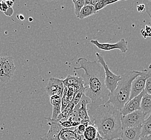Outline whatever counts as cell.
<instances>
[{
    "label": "cell",
    "mask_w": 151,
    "mask_h": 140,
    "mask_svg": "<svg viewBox=\"0 0 151 140\" xmlns=\"http://www.w3.org/2000/svg\"><path fill=\"white\" fill-rule=\"evenodd\" d=\"M147 135H151V113L147 119L144 120L141 129L140 137Z\"/></svg>",
    "instance_id": "2e32d148"
},
{
    "label": "cell",
    "mask_w": 151,
    "mask_h": 140,
    "mask_svg": "<svg viewBox=\"0 0 151 140\" xmlns=\"http://www.w3.org/2000/svg\"><path fill=\"white\" fill-rule=\"evenodd\" d=\"M146 7V12L150 16V18L151 20V1H148L146 2V3L144 4Z\"/></svg>",
    "instance_id": "f546056e"
},
{
    "label": "cell",
    "mask_w": 151,
    "mask_h": 140,
    "mask_svg": "<svg viewBox=\"0 0 151 140\" xmlns=\"http://www.w3.org/2000/svg\"><path fill=\"white\" fill-rule=\"evenodd\" d=\"M95 14H96V12L95 10L94 6H89V5L85 6L81 10L78 18L83 19L91 16Z\"/></svg>",
    "instance_id": "9a60e30c"
},
{
    "label": "cell",
    "mask_w": 151,
    "mask_h": 140,
    "mask_svg": "<svg viewBox=\"0 0 151 140\" xmlns=\"http://www.w3.org/2000/svg\"><path fill=\"white\" fill-rule=\"evenodd\" d=\"M122 140V139L121 138H118V139H114V140Z\"/></svg>",
    "instance_id": "ab89813d"
},
{
    "label": "cell",
    "mask_w": 151,
    "mask_h": 140,
    "mask_svg": "<svg viewBox=\"0 0 151 140\" xmlns=\"http://www.w3.org/2000/svg\"><path fill=\"white\" fill-rule=\"evenodd\" d=\"M91 104V100L85 95H83L81 100L79 102V108L78 113L80 119L90 120L88 113L87 105Z\"/></svg>",
    "instance_id": "7c38bea8"
},
{
    "label": "cell",
    "mask_w": 151,
    "mask_h": 140,
    "mask_svg": "<svg viewBox=\"0 0 151 140\" xmlns=\"http://www.w3.org/2000/svg\"><path fill=\"white\" fill-rule=\"evenodd\" d=\"M2 64H3V57L0 56V71L2 68Z\"/></svg>",
    "instance_id": "8d00e7d4"
},
{
    "label": "cell",
    "mask_w": 151,
    "mask_h": 140,
    "mask_svg": "<svg viewBox=\"0 0 151 140\" xmlns=\"http://www.w3.org/2000/svg\"><path fill=\"white\" fill-rule=\"evenodd\" d=\"M62 127L65 128H70L71 127H76L79 126L80 123L78 122H73L69 120L64 121H59Z\"/></svg>",
    "instance_id": "484cf974"
},
{
    "label": "cell",
    "mask_w": 151,
    "mask_h": 140,
    "mask_svg": "<svg viewBox=\"0 0 151 140\" xmlns=\"http://www.w3.org/2000/svg\"><path fill=\"white\" fill-rule=\"evenodd\" d=\"M19 17H20L19 19H21V20H24V17L22 15H19Z\"/></svg>",
    "instance_id": "f35d334b"
},
{
    "label": "cell",
    "mask_w": 151,
    "mask_h": 140,
    "mask_svg": "<svg viewBox=\"0 0 151 140\" xmlns=\"http://www.w3.org/2000/svg\"><path fill=\"white\" fill-rule=\"evenodd\" d=\"M86 128V127H85V126L82 125V124H80L79 126L76 127L74 131L76 132V134H77V135H83L84 132H85Z\"/></svg>",
    "instance_id": "4316f807"
},
{
    "label": "cell",
    "mask_w": 151,
    "mask_h": 140,
    "mask_svg": "<svg viewBox=\"0 0 151 140\" xmlns=\"http://www.w3.org/2000/svg\"><path fill=\"white\" fill-rule=\"evenodd\" d=\"M122 116L121 111L107 102L99 107L89 118L101 137L105 140H112L121 138Z\"/></svg>",
    "instance_id": "7a4b0ae2"
},
{
    "label": "cell",
    "mask_w": 151,
    "mask_h": 140,
    "mask_svg": "<svg viewBox=\"0 0 151 140\" xmlns=\"http://www.w3.org/2000/svg\"><path fill=\"white\" fill-rule=\"evenodd\" d=\"M118 0H99L98 3L94 6L96 12L104 9L106 6L119 2Z\"/></svg>",
    "instance_id": "ffe728a7"
},
{
    "label": "cell",
    "mask_w": 151,
    "mask_h": 140,
    "mask_svg": "<svg viewBox=\"0 0 151 140\" xmlns=\"http://www.w3.org/2000/svg\"><path fill=\"white\" fill-rule=\"evenodd\" d=\"M74 107H75V105L73 103V101L70 102V103L68 104L66 107L61 112L60 115L58 116L57 119L58 121H61V120L63 119H68V116L70 115V113L72 112Z\"/></svg>",
    "instance_id": "d6986e66"
},
{
    "label": "cell",
    "mask_w": 151,
    "mask_h": 140,
    "mask_svg": "<svg viewBox=\"0 0 151 140\" xmlns=\"http://www.w3.org/2000/svg\"><path fill=\"white\" fill-rule=\"evenodd\" d=\"M77 137V134L70 128H64L60 135V139L61 140H76Z\"/></svg>",
    "instance_id": "ac0fdd59"
},
{
    "label": "cell",
    "mask_w": 151,
    "mask_h": 140,
    "mask_svg": "<svg viewBox=\"0 0 151 140\" xmlns=\"http://www.w3.org/2000/svg\"><path fill=\"white\" fill-rule=\"evenodd\" d=\"M144 90L146 93L151 95V77L147 79Z\"/></svg>",
    "instance_id": "f1b7e54d"
},
{
    "label": "cell",
    "mask_w": 151,
    "mask_h": 140,
    "mask_svg": "<svg viewBox=\"0 0 151 140\" xmlns=\"http://www.w3.org/2000/svg\"><path fill=\"white\" fill-rule=\"evenodd\" d=\"M139 140H151V135H147L144 137H140Z\"/></svg>",
    "instance_id": "e575fe53"
},
{
    "label": "cell",
    "mask_w": 151,
    "mask_h": 140,
    "mask_svg": "<svg viewBox=\"0 0 151 140\" xmlns=\"http://www.w3.org/2000/svg\"><path fill=\"white\" fill-rule=\"evenodd\" d=\"M74 5V12L78 17L82 8L85 6V0H73Z\"/></svg>",
    "instance_id": "7402d4cb"
},
{
    "label": "cell",
    "mask_w": 151,
    "mask_h": 140,
    "mask_svg": "<svg viewBox=\"0 0 151 140\" xmlns=\"http://www.w3.org/2000/svg\"><path fill=\"white\" fill-rule=\"evenodd\" d=\"M68 89L67 87H65L63 97H61V111L62 112L63 110L68 105V95H67Z\"/></svg>",
    "instance_id": "cb8c5ba5"
},
{
    "label": "cell",
    "mask_w": 151,
    "mask_h": 140,
    "mask_svg": "<svg viewBox=\"0 0 151 140\" xmlns=\"http://www.w3.org/2000/svg\"><path fill=\"white\" fill-rule=\"evenodd\" d=\"M79 108V103L75 106L72 112L70 113V115L68 116L67 120H69L73 122H80L81 120L79 118V113H78Z\"/></svg>",
    "instance_id": "44dd1931"
},
{
    "label": "cell",
    "mask_w": 151,
    "mask_h": 140,
    "mask_svg": "<svg viewBox=\"0 0 151 140\" xmlns=\"http://www.w3.org/2000/svg\"><path fill=\"white\" fill-rule=\"evenodd\" d=\"M140 110L146 115L151 113V95L145 93L142 97L141 104Z\"/></svg>",
    "instance_id": "5bb4252c"
},
{
    "label": "cell",
    "mask_w": 151,
    "mask_h": 140,
    "mask_svg": "<svg viewBox=\"0 0 151 140\" xmlns=\"http://www.w3.org/2000/svg\"><path fill=\"white\" fill-rule=\"evenodd\" d=\"M141 33L144 38L151 37V27L148 25H146L145 30H142Z\"/></svg>",
    "instance_id": "83f0119b"
},
{
    "label": "cell",
    "mask_w": 151,
    "mask_h": 140,
    "mask_svg": "<svg viewBox=\"0 0 151 140\" xmlns=\"http://www.w3.org/2000/svg\"><path fill=\"white\" fill-rule=\"evenodd\" d=\"M85 95V87L81 88L76 92L75 97L73 99V103L75 106L79 104L80 100H81L83 95Z\"/></svg>",
    "instance_id": "d4e9b609"
},
{
    "label": "cell",
    "mask_w": 151,
    "mask_h": 140,
    "mask_svg": "<svg viewBox=\"0 0 151 140\" xmlns=\"http://www.w3.org/2000/svg\"><path fill=\"white\" fill-rule=\"evenodd\" d=\"M9 8V7L6 4V1H2L0 3V10L3 12H6L8 9Z\"/></svg>",
    "instance_id": "4dcf8cb0"
},
{
    "label": "cell",
    "mask_w": 151,
    "mask_h": 140,
    "mask_svg": "<svg viewBox=\"0 0 151 140\" xmlns=\"http://www.w3.org/2000/svg\"><path fill=\"white\" fill-rule=\"evenodd\" d=\"M98 134L96 128L93 125H89L86 127L83 133V136L86 140H94Z\"/></svg>",
    "instance_id": "e0dca14e"
},
{
    "label": "cell",
    "mask_w": 151,
    "mask_h": 140,
    "mask_svg": "<svg viewBox=\"0 0 151 140\" xmlns=\"http://www.w3.org/2000/svg\"><path fill=\"white\" fill-rule=\"evenodd\" d=\"M137 8L138 12H142V13L146 12V7L144 4H141L140 5H138L137 6Z\"/></svg>",
    "instance_id": "1f68e13d"
},
{
    "label": "cell",
    "mask_w": 151,
    "mask_h": 140,
    "mask_svg": "<svg viewBox=\"0 0 151 140\" xmlns=\"http://www.w3.org/2000/svg\"><path fill=\"white\" fill-rule=\"evenodd\" d=\"M65 87L63 80L51 77L48 80L46 91L50 97L54 95H58L62 97Z\"/></svg>",
    "instance_id": "ba28073f"
},
{
    "label": "cell",
    "mask_w": 151,
    "mask_h": 140,
    "mask_svg": "<svg viewBox=\"0 0 151 140\" xmlns=\"http://www.w3.org/2000/svg\"><path fill=\"white\" fill-rule=\"evenodd\" d=\"M61 97L58 95H54L50 97V102L53 106V108H61Z\"/></svg>",
    "instance_id": "603a6c76"
},
{
    "label": "cell",
    "mask_w": 151,
    "mask_h": 140,
    "mask_svg": "<svg viewBox=\"0 0 151 140\" xmlns=\"http://www.w3.org/2000/svg\"><path fill=\"white\" fill-rule=\"evenodd\" d=\"M64 85L65 87L76 86L79 88L84 87V82L82 77L76 76H71L68 75L66 78L63 80Z\"/></svg>",
    "instance_id": "4fadbf2b"
},
{
    "label": "cell",
    "mask_w": 151,
    "mask_h": 140,
    "mask_svg": "<svg viewBox=\"0 0 151 140\" xmlns=\"http://www.w3.org/2000/svg\"><path fill=\"white\" fill-rule=\"evenodd\" d=\"M147 115L141 110H137L121 118L122 129L142 127V122Z\"/></svg>",
    "instance_id": "5b68a950"
},
{
    "label": "cell",
    "mask_w": 151,
    "mask_h": 140,
    "mask_svg": "<svg viewBox=\"0 0 151 140\" xmlns=\"http://www.w3.org/2000/svg\"><path fill=\"white\" fill-rule=\"evenodd\" d=\"M6 2L7 6H8L9 8H12L14 3V1H6Z\"/></svg>",
    "instance_id": "836d02e7"
},
{
    "label": "cell",
    "mask_w": 151,
    "mask_h": 140,
    "mask_svg": "<svg viewBox=\"0 0 151 140\" xmlns=\"http://www.w3.org/2000/svg\"><path fill=\"white\" fill-rule=\"evenodd\" d=\"M40 140H61L59 138V139H55V140H54V139H50L49 137H47L46 135H45L44 136H42V137H41L40 138Z\"/></svg>",
    "instance_id": "d6a6232c"
},
{
    "label": "cell",
    "mask_w": 151,
    "mask_h": 140,
    "mask_svg": "<svg viewBox=\"0 0 151 140\" xmlns=\"http://www.w3.org/2000/svg\"><path fill=\"white\" fill-rule=\"evenodd\" d=\"M151 77V70L145 69L140 71L139 76H137L132 82L130 100L138 95L144 90L146 80Z\"/></svg>",
    "instance_id": "8992f818"
},
{
    "label": "cell",
    "mask_w": 151,
    "mask_h": 140,
    "mask_svg": "<svg viewBox=\"0 0 151 140\" xmlns=\"http://www.w3.org/2000/svg\"><path fill=\"white\" fill-rule=\"evenodd\" d=\"M94 140H105L104 139H103L102 137H101V136H100L99 134L98 133V134L97 135V136L96 138H95V139Z\"/></svg>",
    "instance_id": "74e56055"
},
{
    "label": "cell",
    "mask_w": 151,
    "mask_h": 140,
    "mask_svg": "<svg viewBox=\"0 0 151 140\" xmlns=\"http://www.w3.org/2000/svg\"><path fill=\"white\" fill-rule=\"evenodd\" d=\"M142 127L123 129L121 139L122 140H139Z\"/></svg>",
    "instance_id": "8fae6325"
},
{
    "label": "cell",
    "mask_w": 151,
    "mask_h": 140,
    "mask_svg": "<svg viewBox=\"0 0 151 140\" xmlns=\"http://www.w3.org/2000/svg\"><path fill=\"white\" fill-rule=\"evenodd\" d=\"M148 68H149V69L150 70H151V64L149 65V66H148Z\"/></svg>",
    "instance_id": "60d3db41"
},
{
    "label": "cell",
    "mask_w": 151,
    "mask_h": 140,
    "mask_svg": "<svg viewBox=\"0 0 151 140\" xmlns=\"http://www.w3.org/2000/svg\"><path fill=\"white\" fill-rule=\"evenodd\" d=\"M2 69L3 70L5 76H6L8 81L10 82L12 79L16 71L15 63L12 57H3V64Z\"/></svg>",
    "instance_id": "30bf717a"
},
{
    "label": "cell",
    "mask_w": 151,
    "mask_h": 140,
    "mask_svg": "<svg viewBox=\"0 0 151 140\" xmlns=\"http://www.w3.org/2000/svg\"><path fill=\"white\" fill-rule=\"evenodd\" d=\"M96 56L97 61L102 65L104 70L106 87L109 90L110 93H112L115 91L118 85V82L121 80V76L115 74V73L112 72L109 69L108 63L106 62L103 55L96 52Z\"/></svg>",
    "instance_id": "277c9868"
},
{
    "label": "cell",
    "mask_w": 151,
    "mask_h": 140,
    "mask_svg": "<svg viewBox=\"0 0 151 140\" xmlns=\"http://www.w3.org/2000/svg\"><path fill=\"white\" fill-rule=\"evenodd\" d=\"M77 63L80 66L74 67V69L85 71L81 77L84 82L85 95L91 100V104L87 108L90 118L99 107L108 101L110 92L106 87L104 70L98 61L80 58Z\"/></svg>",
    "instance_id": "6da1fadb"
},
{
    "label": "cell",
    "mask_w": 151,
    "mask_h": 140,
    "mask_svg": "<svg viewBox=\"0 0 151 140\" xmlns=\"http://www.w3.org/2000/svg\"><path fill=\"white\" fill-rule=\"evenodd\" d=\"M140 73V71L130 70L122 75L115 91L109 93L108 102L121 111L125 104L130 100L132 82Z\"/></svg>",
    "instance_id": "3957f363"
},
{
    "label": "cell",
    "mask_w": 151,
    "mask_h": 140,
    "mask_svg": "<svg viewBox=\"0 0 151 140\" xmlns=\"http://www.w3.org/2000/svg\"><path fill=\"white\" fill-rule=\"evenodd\" d=\"M99 1V0H91V3H90V6H95L97 3H98V2Z\"/></svg>",
    "instance_id": "d590c367"
},
{
    "label": "cell",
    "mask_w": 151,
    "mask_h": 140,
    "mask_svg": "<svg viewBox=\"0 0 151 140\" xmlns=\"http://www.w3.org/2000/svg\"><path fill=\"white\" fill-rule=\"evenodd\" d=\"M145 93L146 92L145 90H144L138 95L128 101L125 104L123 108L121 110V113L122 116L127 115V114L134 112L135 111L140 110L141 101L142 97Z\"/></svg>",
    "instance_id": "9c48e42d"
},
{
    "label": "cell",
    "mask_w": 151,
    "mask_h": 140,
    "mask_svg": "<svg viewBox=\"0 0 151 140\" xmlns=\"http://www.w3.org/2000/svg\"><path fill=\"white\" fill-rule=\"evenodd\" d=\"M91 43L100 50L109 51L114 50H119L122 53H125L128 50V42L124 38H122L119 41L114 44L101 43L97 40H91Z\"/></svg>",
    "instance_id": "52a82bcc"
}]
</instances>
